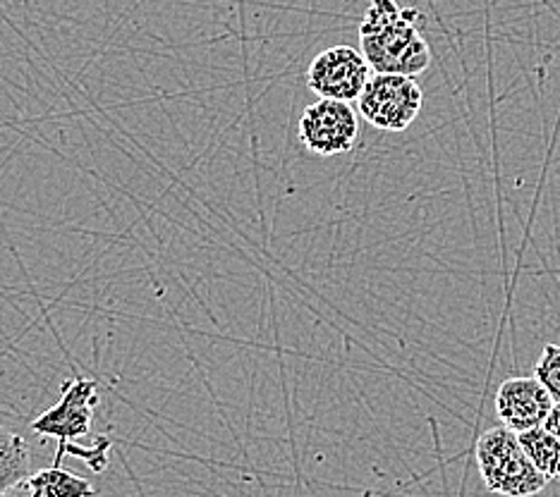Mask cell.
<instances>
[{
  "label": "cell",
  "instance_id": "1",
  "mask_svg": "<svg viewBox=\"0 0 560 497\" xmlns=\"http://www.w3.org/2000/svg\"><path fill=\"white\" fill-rule=\"evenodd\" d=\"M422 12L396 0H372L360 22L362 56L374 74L417 76L431 66V48L422 36Z\"/></svg>",
  "mask_w": 560,
  "mask_h": 497
},
{
  "label": "cell",
  "instance_id": "2",
  "mask_svg": "<svg viewBox=\"0 0 560 497\" xmlns=\"http://www.w3.org/2000/svg\"><path fill=\"white\" fill-rule=\"evenodd\" d=\"M481 483L487 490L503 497H532L546 488L541 471L532 464L520 436L505 426L483 433L475 448Z\"/></svg>",
  "mask_w": 560,
  "mask_h": 497
},
{
  "label": "cell",
  "instance_id": "3",
  "mask_svg": "<svg viewBox=\"0 0 560 497\" xmlns=\"http://www.w3.org/2000/svg\"><path fill=\"white\" fill-rule=\"evenodd\" d=\"M98 404V386L96 380L78 378L68 380L62 386L60 400L44 412L39 418L32 424V430L36 436L54 438L58 442L56 452V466H62V457H66L68 448L72 445H80L94 426V410Z\"/></svg>",
  "mask_w": 560,
  "mask_h": 497
},
{
  "label": "cell",
  "instance_id": "4",
  "mask_svg": "<svg viewBox=\"0 0 560 497\" xmlns=\"http://www.w3.org/2000/svg\"><path fill=\"white\" fill-rule=\"evenodd\" d=\"M422 106V86L415 76L402 74H372L358 98L362 120L381 132H405Z\"/></svg>",
  "mask_w": 560,
  "mask_h": 497
},
{
  "label": "cell",
  "instance_id": "5",
  "mask_svg": "<svg viewBox=\"0 0 560 497\" xmlns=\"http://www.w3.org/2000/svg\"><path fill=\"white\" fill-rule=\"evenodd\" d=\"M300 144L314 156L334 158L350 153L360 137V115L346 100L319 98L307 106L298 122Z\"/></svg>",
  "mask_w": 560,
  "mask_h": 497
},
{
  "label": "cell",
  "instance_id": "6",
  "mask_svg": "<svg viewBox=\"0 0 560 497\" xmlns=\"http://www.w3.org/2000/svg\"><path fill=\"white\" fill-rule=\"evenodd\" d=\"M372 66H369L362 50L352 46H334L322 50L312 60L307 70V86L319 98L336 100H358L362 88L372 80Z\"/></svg>",
  "mask_w": 560,
  "mask_h": 497
},
{
  "label": "cell",
  "instance_id": "7",
  "mask_svg": "<svg viewBox=\"0 0 560 497\" xmlns=\"http://www.w3.org/2000/svg\"><path fill=\"white\" fill-rule=\"evenodd\" d=\"M553 404L556 400L551 392L534 376L508 378L495 390V416H499L501 426L511 428L517 436L532 428H541Z\"/></svg>",
  "mask_w": 560,
  "mask_h": 497
},
{
  "label": "cell",
  "instance_id": "8",
  "mask_svg": "<svg viewBox=\"0 0 560 497\" xmlns=\"http://www.w3.org/2000/svg\"><path fill=\"white\" fill-rule=\"evenodd\" d=\"M32 476L30 445L18 433L0 426V497Z\"/></svg>",
  "mask_w": 560,
  "mask_h": 497
},
{
  "label": "cell",
  "instance_id": "9",
  "mask_svg": "<svg viewBox=\"0 0 560 497\" xmlns=\"http://www.w3.org/2000/svg\"><path fill=\"white\" fill-rule=\"evenodd\" d=\"M34 497H96L98 490L86 478L62 466H48L27 478Z\"/></svg>",
  "mask_w": 560,
  "mask_h": 497
},
{
  "label": "cell",
  "instance_id": "10",
  "mask_svg": "<svg viewBox=\"0 0 560 497\" xmlns=\"http://www.w3.org/2000/svg\"><path fill=\"white\" fill-rule=\"evenodd\" d=\"M520 442L525 448L532 464L549 481H560V440L551 436L544 426L520 433Z\"/></svg>",
  "mask_w": 560,
  "mask_h": 497
},
{
  "label": "cell",
  "instance_id": "11",
  "mask_svg": "<svg viewBox=\"0 0 560 497\" xmlns=\"http://www.w3.org/2000/svg\"><path fill=\"white\" fill-rule=\"evenodd\" d=\"M534 378H539L551 398L560 402V344H544L539 362L534 364Z\"/></svg>",
  "mask_w": 560,
  "mask_h": 497
},
{
  "label": "cell",
  "instance_id": "12",
  "mask_svg": "<svg viewBox=\"0 0 560 497\" xmlns=\"http://www.w3.org/2000/svg\"><path fill=\"white\" fill-rule=\"evenodd\" d=\"M544 428L551 433V436H556L560 440V402L553 404V410L549 414V418L544 421Z\"/></svg>",
  "mask_w": 560,
  "mask_h": 497
},
{
  "label": "cell",
  "instance_id": "13",
  "mask_svg": "<svg viewBox=\"0 0 560 497\" xmlns=\"http://www.w3.org/2000/svg\"><path fill=\"white\" fill-rule=\"evenodd\" d=\"M3 497H34V495H32V490L27 486V481H24V483H20V486L12 488L10 493H5Z\"/></svg>",
  "mask_w": 560,
  "mask_h": 497
}]
</instances>
